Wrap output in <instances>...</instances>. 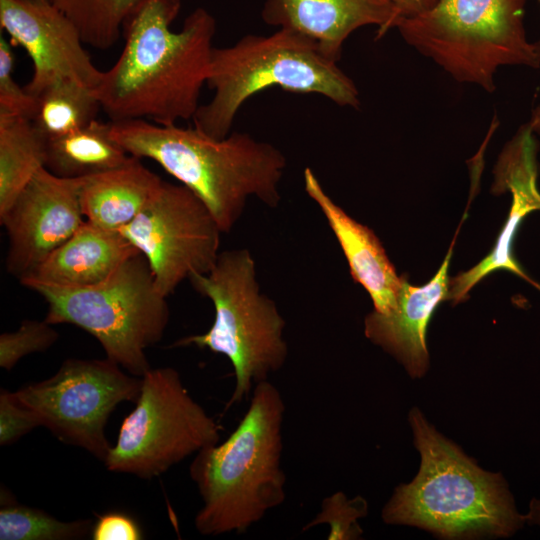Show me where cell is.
Masks as SVG:
<instances>
[{
	"label": "cell",
	"instance_id": "cell-1",
	"mask_svg": "<svg viewBox=\"0 0 540 540\" xmlns=\"http://www.w3.org/2000/svg\"><path fill=\"white\" fill-rule=\"evenodd\" d=\"M181 0H141L127 17L123 49L94 89L110 121L175 125L193 119L207 83L216 20L194 9L173 31Z\"/></svg>",
	"mask_w": 540,
	"mask_h": 540
},
{
	"label": "cell",
	"instance_id": "cell-2",
	"mask_svg": "<svg viewBox=\"0 0 540 540\" xmlns=\"http://www.w3.org/2000/svg\"><path fill=\"white\" fill-rule=\"evenodd\" d=\"M111 135L137 158L160 165L207 206L222 233L241 217L256 197L277 207L285 155L271 143L245 132L212 138L195 127L160 125L143 119L111 121Z\"/></svg>",
	"mask_w": 540,
	"mask_h": 540
},
{
	"label": "cell",
	"instance_id": "cell-3",
	"mask_svg": "<svg viewBox=\"0 0 540 540\" xmlns=\"http://www.w3.org/2000/svg\"><path fill=\"white\" fill-rule=\"evenodd\" d=\"M284 413L278 388L262 381L254 386L248 409L230 436L195 454L189 474L202 500L194 518L200 534L244 533L284 502Z\"/></svg>",
	"mask_w": 540,
	"mask_h": 540
},
{
	"label": "cell",
	"instance_id": "cell-4",
	"mask_svg": "<svg viewBox=\"0 0 540 540\" xmlns=\"http://www.w3.org/2000/svg\"><path fill=\"white\" fill-rule=\"evenodd\" d=\"M420 470L400 485L382 511L388 524L415 525L448 538L510 536L526 522L500 474L480 469L430 426L410 413Z\"/></svg>",
	"mask_w": 540,
	"mask_h": 540
},
{
	"label": "cell",
	"instance_id": "cell-5",
	"mask_svg": "<svg viewBox=\"0 0 540 540\" xmlns=\"http://www.w3.org/2000/svg\"><path fill=\"white\" fill-rule=\"evenodd\" d=\"M208 87L211 100L200 105L194 127L212 138L231 133L242 105L271 87L298 94H319L342 107L358 108L359 92L352 81L319 48L294 30L278 28L269 35L248 34L228 47H214Z\"/></svg>",
	"mask_w": 540,
	"mask_h": 540
},
{
	"label": "cell",
	"instance_id": "cell-6",
	"mask_svg": "<svg viewBox=\"0 0 540 540\" xmlns=\"http://www.w3.org/2000/svg\"><path fill=\"white\" fill-rule=\"evenodd\" d=\"M189 280L211 300L215 318L208 331L184 337L173 346L194 345L228 358L235 376L228 410L285 364V320L276 303L260 292L255 260L247 249L220 252L208 273L193 274Z\"/></svg>",
	"mask_w": 540,
	"mask_h": 540
},
{
	"label": "cell",
	"instance_id": "cell-7",
	"mask_svg": "<svg viewBox=\"0 0 540 540\" xmlns=\"http://www.w3.org/2000/svg\"><path fill=\"white\" fill-rule=\"evenodd\" d=\"M528 0H438L429 10L400 18L404 41L452 78L495 90L501 66L540 67V47L527 38Z\"/></svg>",
	"mask_w": 540,
	"mask_h": 540
},
{
	"label": "cell",
	"instance_id": "cell-8",
	"mask_svg": "<svg viewBox=\"0 0 540 540\" xmlns=\"http://www.w3.org/2000/svg\"><path fill=\"white\" fill-rule=\"evenodd\" d=\"M31 289L48 305L46 322L86 331L100 343L106 358L133 376L142 377L151 368L145 352L162 339L169 307L141 253L93 286Z\"/></svg>",
	"mask_w": 540,
	"mask_h": 540
},
{
	"label": "cell",
	"instance_id": "cell-9",
	"mask_svg": "<svg viewBox=\"0 0 540 540\" xmlns=\"http://www.w3.org/2000/svg\"><path fill=\"white\" fill-rule=\"evenodd\" d=\"M135 403L104 461L111 472L149 480L219 442L220 426L172 367L150 368Z\"/></svg>",
	"mask_w": 540,
	"mask_h": 540
},
{
	"label": "cell",
	"instance_id": "cell-10",
	"mask_svg": "<svg viewBox=\"0 0 540 540\" xmlns=\"http://www.w3.org/2000/svg\"><path fill=\"white\" fill-rule=\"evenodd\" d=\"M141 377L106 358L66 359L51 377L24 385L15 395L60 441L105 461L110 444L105 426L116 407L136 402Z\"/></svg>",
	"mask_w": 540,
	"mask_h": 540
},
{
	"label": "cell",
	"instance_id": "cell-11",
	"mask_svg": "<svg viewBox=\"0 0 540 540\" xmlns=\"http://www.w3.org/2000/svg\"><path fill=\"white\" fill-rule=\"evenodd\" d=\"M119 232L146 258L166 297L191 275L208 273L220 253L222 231L207 206L184 185L164 180Z\"/></svg>",
	"mask_w": 540,
	"mask_h": 540
},
{
	"label": "cell",
	"instance_id": "cell-12",
	"mask_svg": "<svg viewBox=\"0 0 540 540\" xmlns=\"http://www.w3.org/2000/svg\"><path fill=\"white\" fill-rule=\"evenodd\" d=\"M83 178H62L41 168L0 216L8 234L6 270L28 276L86 221L80 203Z\"/></svg>",
	"mask_w": 540,
	"mask_h": 540
},
{
	"label": "cell",
	"instance_id": "cell-13",
	"mask_svg": "<svg viewBox=\"0 0 540 540\" xmlns=\"http://www.w3.org/2000/svg\"><path fill=\"white\" fill-rule=\"evenodd\" d=\"M0 26L32 61V77L24 87L35 98L61 79L92 89L99 84L103 71L84 49L75 24L52 2L0 0Z\"/></svg>",
	"mask_w": 540,
	"mask_h": 540
},
{
	"label": "cell",
	"instance_id": "cell-14",
	"mask_svg": "<svg viewBox=\"0 0 540 540\" xmlns=\"http://www.w3.org/2000/svg\"><path fill=\"white\" fill-rule=\"evenodd\" d=\"M530 129L523 131L502 153L495 170L493 190L512 193V204L493 250L477 265L449 281L448 300L464 301L469 291L485 276L498 270L510 271L540 291L513 255V241L525 216L540 210V193L536 186V147Z\"/></svg>",
	"mask_w": 540,
	"mask_h": 540
},
{
	"label": "cell",
	"instance_id": "cell-15",
	"mask_svg": "<svg viewBox=\"0 0 540 540\" xmlns=\"http://www.w3.org/2000/svg\"><path fill=\"white\" fill-rule=\"evenodd\" d=\"M261 17L268 25L312 39L335 62L355 30L373 25L381 38L400 19L388 0H265Z\"/></svg>",
	"mask_w": 540,
	"mask_h": 540
},
{
	"label": "cell",
	"instance_id": "cell-16",
	"mask_svg": "<svg viewBox=\"0 0 540 540\" xmlns=\"http://www.w3.org/2000/svg\"><path fill=\"white\" fill-rule=\"evenodd\" d=\"M455 239L437 273L424 285L413 286L401 276L395 307L380 313L373 310L364 320L366 337L400 361L412 377H421L428 367L426 329L444 300H448V270Z\"/></svg>",
	"mask_w": 540,
	"mask_h": 540
},
{
	"label": "cell",
	"instance_id": "cell-17",
	"mask_svg": "<svg viewBox=\"0 0 540 540\" xmlns=\"http://www.w3.org/2000/svg\"><path fill=\"white\" fill-rule=\"evenodd\" d=\"M304 186L334 233L352 278L370 295L374 310L380 313L391 311L396 305L401 276L397 275L378 237L328 196L309 167L304 170Z\"/></svg>",
	"mask_w": 540,
	"mask_h": 540
},
{
	"label": "cell",
	"instance_id": "cell-18",
	"mask_svg": "<svg viewBox=\"0 0 540 540\" xmlns=\"http://www.w3.org/2000/svg\"><path fill=\"white\" fill-rule=\"evenodd\" d=\"M137 253L138 250L119 231L104 229L85 221L32 273L19 281L30 289L38 285L89 287L108 279Z\"/></svg>",
	"mask_w": 540,
	"mask_h": 540
},
{
	"label": "cell",
	"instance_id": "cell-19",
	"mask_svg": "<svg viewBox=\"0 0 540 540\" xmlns=\"http://www.w3.org/2000/svg\"><path fill=\"white\" fill-rule=\"evenodd\" d=\"M162 181L134 156L118 168L83 178L80 203L85 220L119 231L145 207Z\"/></svg>",
	"mask_w": 540,
	"mask_h": 540
},
{
	"label": "cell",
	"instance_id": "cell-20",
	"mask_svg": "<svg viewBox=\"0 0 540 540\" xmlns=\"http://www.w3.org/2000/svg\"><path fill=\"white\" fill-rule=\"evenodd\" d=\"M112 123L97 118L47 140L45 168L62 178H86L118 168L129 155L111 135Z\"/></svg>",
	"mask_w": 540,
	"mask_h": 540
},
{
	"label": "cell",
	"instance_id": "cell-21",
	"mask_svg": "<svg viewBox=\"0 0 540 540\" xmlns=\"http://www.w3.org/2000/svg\"><path fill=\"white\" fill-rule=\"evenodd\" d=\"M47 139L26 117L0 113V216L46 164Z\"/></svg>",
	"mask_w": 540,
	"mask_h": 540
},
{
	"label": "cell",
	"instance_id": "cell-22",
	"mask_svg": "<svg viewBox=\"0 0 540 540\" xmlns=\"http://www.w3.org/2000/svg\"><path fill=\"white\" fill-rule=\"evenodd\" d=\"M36 100L31 121L47 140L87 125L102 110L94 89L73 79L51 83Z\"/></svg>",
	"mask_w": 540,
	"mask_h": 540
},
{
	"label": "cell",
	"instance_id": "cell-23",
	"mask_svg": "<svg viewBox=\"0 0 540 540\" xmlns=\"http://www.w3.org/2000/svg\"><path fill=\"white\" fill-rule=\"evenodd\" d=\"M141 0H51L77 27L85 44L96 49L112 47Z\"/></svg>",
	"mask_w": 540,
	"mask_h": 540
},
{
	"label": "cell",
	"instance_id": "cell-24",
	"mask_svg": "<svg viewBox=\"0 0 540 540\" xmlns=\"http://www.w3.org/2000/svg\"><path fill=\"white\" fill-rule=\"evenodd\" d=\"M1 540H76L92 530V521H61L43 510L16 502H1Z\"/></svg>",
	"mask_w": 540,
	"mask_h": 540
},
{
	"label": "cell",
	"instance_id": "cell-25",
	"mask_svg": "<svg viewBox=\"0 0 540 540\" xmlns=\"http://www.w3.org/2000/svg\"><path fill=\"white\" fill-rule=\"evenodd\" d=\"M367 509V502L361 496L348 499L343 492H336L322 500L320 512L303 527V531L327 524L328 540L358 539L362 529L357 520L367 514Z\"/></svg>",
	"mask_w": 540,
	"mask_h": 540
},
{
	"label": "cell",
	"instance_id": "cell-26",
	"mask_svg": "<svg viewBox=\"0 0 540 540\" xmlns=\"http://www.w3.org/2000/svg\"><path fill=\"white\" fill-rule=\"evenodd\" d=\"M58 338L52 324L25 319L17 330L0 335V367L9 371L23 357L49 349Z\"/></svg>",
	"mask_w": 540,
	"mask_h": 540
},
{
	"label": "cell",
	"instance_id": "cell-27",
	"mask_svg": "<svg viewBox=\"0 0 540 540\" xmlns=\"http://www.w3.org/2000/svg\"><path fill=\"white\" fill-rule=\"evenodd\" d=\"M15 54L12 43L0 36V113L32 119L37 100L14 78Z\"/></svg>",
	"mask_w": 540,
	"mask_h": 540
},
{
	"label": "cell",
	"instance_id": "cell-28",
	"mask_svg": "<svg viewBox=\"0 0 540 540\" xmlns=\"http://www.w3.org/2000/svg\"><path fill=\"white\" fill-rule=\"evenodd\" d=\"M38 426L41 423L37 415L19 401L15 392L1 389L0 444H13Z\"/></svg>",
	"mask_w": 540,
	"mask_h": 540
},
{
	"label": "cell",
	"instance_id": "cell-29",
	"mask_svg": "<svg viewBox=\"0 0 540 540\" xmlns=\"http://www.w3.org/2000/svg\"><path fill=\"white\" fill-rule=\"evenodd\" d=\"M91 535L94 540H139L143 538L141 528L129 515L108 512L98 517Z\"/></svg>",
	"mask_w": 540,
	"mask_h": 540
},
{
	"label": "cell",
	"instance_id": "cell-30",
	"mask_svg": "<svg viewBox=\"0 0 540 540\" xmlns=\"http://www.w3.org/2000/svg\"><path fill=\"white\" fill-rule=\"evenodd\" d=\"M400 18L412 17L432 8L438 0H388Z\"/></svg>",
	"mask_w": 540,
	"mask_h": 540
},
{
	"label": "cell",
	"instance_id": "cell-31",
	"mask_svg": "<svg viewBox=\"0 0 540 540\" xmlns=\"http://www.w3.org/2000/svg\"><path fill=\"white\" fill-rule=\"evenodd\" d=\"M527 522L540 526V500L532 499L530 502L529 512L526 515Z\"/></svg>",
	"mask_w": 540,
	"mask_h": 540
},
{
	"label": "cell",
	"instance_id": "cell-32",
	"mask_svg": "<svg viewBox=\"0 0 540 540\" xmlns=\"http://www.w3.org/2000/svg\"><path fill=\"white\" fill-rule=\"evenodd\" d=\"M528 125L532 132L540 135V106L534 110Z\"/></svg>",
	"mask_w": 540,
	"mask_h": 540
},
{
	"label": "cell",
	"instance_id": "cell-33",
	"mask_svg": "<svg viewBox=\"0 0 540 540\" xmlns=\"http://www.w3.org/2000/svg\"><path fill=\"white\" fill-rule=\"evenodd\" d=\"M537 2H538V5H539V9H540V0H537ZM537 44L540 47V36H539V39L537 40Z\"/></svg>",
	"mask_w": 540,
	"mask_h": 540
},
{
	"label": "cell",
	"instance_id": "cell-34",
	"mask_svg": "<svg viewBox=\"0 0 540 540\" xmlns=\"http://www.w3.org/2000/svg\"><path fill=\"white\" fill-rule=\"evenodd\" d=\"M30 1H38V2H51V0H30Z\"/></svg>",
	"mask_w": 540,
	"mask_h": 540
}]
</instances>
